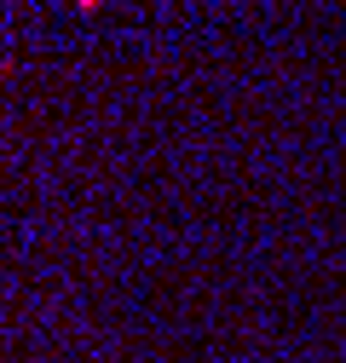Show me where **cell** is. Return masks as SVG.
<instances>
[{
	"label": "cell",
	"instance_id": "1",
	"mask_svg": "<svg viewBox=\"0 0 346 363\" xmlns=\"http://www.w3.org/2000/svg\"><path fill=\"white\" fill-rule=\"evenodd\" d=\"M81 6H99V0H81Z\"/></svg>",
	"mask_w": 346,
	"mask_h": 363
}]
</instances>
